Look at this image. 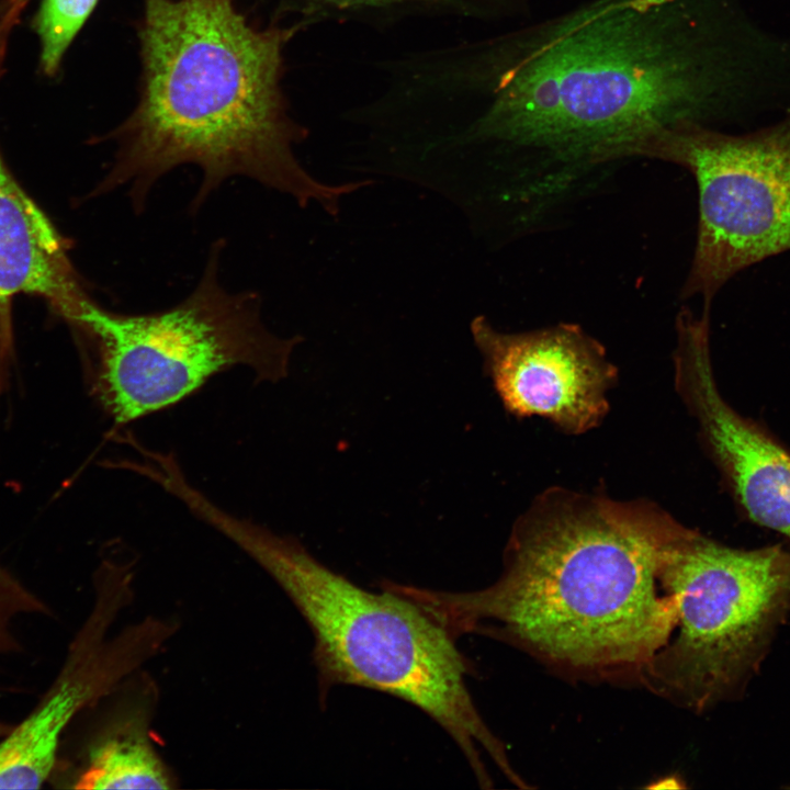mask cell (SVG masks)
<instances>
[{"label":"cell","instance_id":"obj_13","mask_svg":"<svg viewBox=\"0 0 790 790\" xmlns=\"http://www.w3.org/2000/svg\"><path fill=\"white\" fill-rule=\"evenodd\" d=\"M308 24L349 22L387 29L414 19L499 22L526 9L524 0H282Z\"/></svg>","mask_w":790,"mask_h":790},{"label":"cell","instance_id":"obj_11","mask_svg":"<svg viewBox=\"0 0 790 790\" xmlns=\"http://www.w3.org/2000/svg\"><path fill=\"white\" fill-rule=\"evenodd\" d=\"M158 700L154 679L142 669L102 700L68 787L74 789H173L177 778L153 736Z\"/></svg>","mask_w":790,"mask_h":790},{"label":"cell","instance_id":"obj_17","mask_svg":"<svg viewBox=\"0 0 790 790\" xmlns=\"http://www.w3.org/2000/svg\"><path fill=\"white\" fill-rule=\"evenodd\" d=\"M788 788H790V786Z\"/></svg>","mask_w":790,"mask_h":790},{"label":"cell","instance_id":"obj_14","mask_svg":"<svg viewBox=\"0 0 790 790\" xmlns=\"http://www.w3.org/2000/svg\"><path fill=\"white\" fill-rule=\"evenodd\" d=\"M98 0H43L35 16L42 70L53 76Z\"/></svg>","mask_w":790,"mask_h":790},{"label":"cell","instance_id":"obj_16","mask_svg":"<svg viewBox=\"0 0 790 790\" xmlns=\"http://www.w3.org/2000/svg\"><path fill=\"white\" fill-rule=\"evenodd\" d=\"M12 727L13 725L0 721V740L4 737L12 730Z\"/></svg>","mask_w":790,"mask_h":790},{"label":"cell","instance_id":"obj_12","mask_svg":"<svg viewBox=\"0 0 790 790\" xmlns=\"http://www.w3.org/2000/svg\"><path fill=\"white\" fill-rule=\"evenodd\" d=\"M21 294L44 298L71 325L91 301L63 238L0 158V303Z\"/></svg>","mask_w":790,"mask_h":790},{"label":"cell","instance_id":"obj_4","mask_svg":"<svg viewBox=\"0 0 790 790\" xmlns=\"http://www.w3.org/2000/svg\"><path fill=\"white\" fill-rule=\"evenodd\" d=\"M198 516L261 567L304 618L314 636L323 699L338 685L402 699L452 737L482 788L493 785L482 751L512 785L521 783L506 745L474 703L466 682L471 666L455 639L420 606L384 586L381 592L363 589L296 538L235 516L212 499L201 504Z\"/></svg>","mask_w":790,"mask_h":790},{"label":"cell","instance_id":"obj_5","mask_svg":"<svg viewBox=\"0 0 790 790\" xmlns=\"http://www.w3.org/2000/svg\"><path fill=\"white\" fill-rule=\"evenodd\" d=\"M224 240H216L194 290L160 312H112L92 300L72 325L89 345V393L117 426L169 408L218 373L250 369L257 382L287 376L301 336L280 338L261 317L255 292L219 281Z\"/></svg>","mask_w":790,"mask_h":790},{"label":"cell","instance_id":"obj_1","mask_svg":"<svg viewBox=\"0 0 790 790\" xmlns=\"http://www.w3.org/2000/svg\"><path fill=\"white\" fill-rule=\"evenodd\" d=\"M441 80L467 143L598 163L655 128L790 101V38L742 0H590L458 42Z\"/></svg>","mask_w":790,"mask_h":790},{"label":"cell","instance_id":"obj_6","mask_svg":"<svg viewBox=\"0 0 790 790\" xmlns=\"http://www.w3.org/2000/svg\"><path fill=\"white\" fill-rule=\"evenodd\" d=\"M664 583L676 621L643 688L700 714L740 700L790 614V551L736 549L692 529Z\"/></svg>","mask_w":790,"mask_h":790},{"label":"cell","instance_id":"obj_9","mask_svg":"<svg viewBox=\"0 0 790 790\" xmlns=\"http://www.w3.org/2000/svg\"><path fill=\"white\" fill-rule=\"evenodd\" d=\"M471 334L508 414L539 416L575 436L597 428L607 417L618 369L579 326L507 334L478 316Z\"/></svg>","mask_w":790,"mask_h":790},{"label":"cell","instance_id":"obj_2","mask_svg":"<svg viewBox=\"0 0 790 790\" xmlns=\"http://www.w3.org/2000/svg\"><path fill=\"white\" fill-rule=\"evenodd\" d=\"M691 531L651 500L552 486L515 521L492 585L396 589L455 640L505 642L569 681L643 687L676 621L665 568Z\"/></svg>","mask_w":790,"mask_h":790},{"label":"cell","instance_id":"obj_8","mask_svg":"<svg viewBox=\"0 0 790 790\" xmlns=\"http://www.w3.org/2000/svg\"><path fill=\"white\" fill-rule=\"evenodd\" d=\"M134 577L131 557L112 553L101 561L93 605L53 684L0 740V789L42 788L57 767L61 737L72 721L140 670L177 633L174 619L153 614L111 632L132 602Z\"/></svg>","mask_w":790,"mask_h":790},{"label":"cell","instance_id":"obj_10","mask_svg":"<svg viewBox=\"0 0 790 790\" xmlns=\"http://www.w3.org/2000/svg\"><path fill=\"white\" fill-rule=\"evenodd\" d=\"M710 316H677L675 388L731 493L757 524L790 539V452L723 398L710 351Z\"/></svg>","mask_w":790,"mask_h":790},{"label":"cell","instance_id":"obj_7","mask_svg":"<svg viewBox=\"0 0 790 790\" xmlns=\"http://www.w3.org/2000/svg\"><path fill=\"white\" fill-rule=\"evenodd\" d=\"M622 148L620 158L670 161L697 181L698 238L684 296L701 295L709 309L734 274L790 250V113L741 135L682 122Z\"/></svg>","mask_w":790,"mask_h":790},{"label":"cell","instance_id":"obj_3","mask_svg":"<svg viewBox=\"0 0 790 790\" xmlns=\"http://www.w3.org/2000/svg\"><path fill=\"white\" fill-rule=\"evenodd\" d=\"M305 25L253 27L233 0H144L140 98L114 131L117 151L97 192L127 187L139 213L163 174L194 165L202 180L191 212L242 176L337 215L340 199L369 181L319 182L293 153L308 132L287 112L283 49Z\"/></svg>","mask_w":790,"mask_h":790},{"label":"cell","instance_id":"obj_15","mask_svg":"<svg viewBox=\"0 0 790 790\" xmlns=\"http://www.w3.org/2000/svg\"><path fill=\"white\" fill-rule=\"evenodd\" d=\"M16 10L10 0H0V47L11 27V22L16 18Z\"/></svg>","mask_w":790,"mask_h":790}]
</instances>
